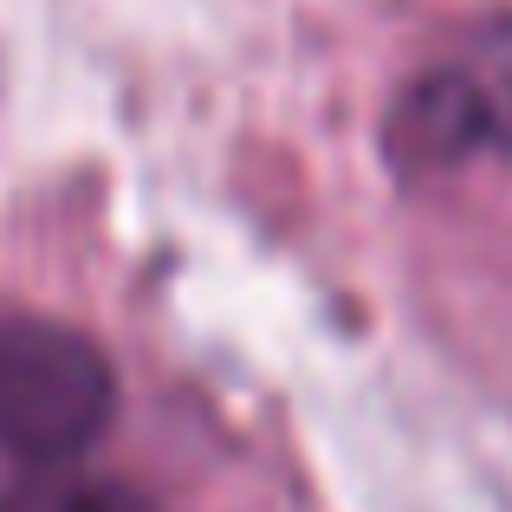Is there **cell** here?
<instances>
[{
    "label": "cell",
    "mask_w": 512,
    "mask_h": 512,
    "mask_svg": "<svg viewBox=\"0 0 512 512\" xmlns=\"http://www.w3.org/2000/svg\"><path fill=\"white\" fill-rule=\"evenodd\" d=\"M454 78L467 85V104H474L480 124V150L512 156V13L506 20H487L454 59Z\"/></svg>",
    "instance_id": "cell-3"
},
{
    "label": "cell",
    "mask_w": 512,
    "mask_h": 512,
    "mask_svg": "<svg viewBox=\"0 0 512 512\" xmlns=\"http://www.w3.org/2000/svg\"><path fill=\"white\" fill-rule=\"evenodd\" d=\"M117 370L85 331L59 318H0V454L65 467L104 435Z\"/></svg>",
    "instance_id": "cell-1"
},
{
    "label": "cell",
    "mask_w": 512,
    "mask_h": 512,
    "mask_svg": "<svg viewBox=\"0 0 512 512\" xmlns=\"http://www.w3.org/2000/svg\"><path fill=\"white\" fill-rule=\"evenodd\" d=\"M0 512H156L137 487L104 474H65V467H39L20 487L0 493Z\"/></svg>",
    "instance_id": "cell-4"
},
{
    "label": "cell",
    "mask_w": 512,
    "mask_h": 512,
    "mask_svg": "<svg viewBox=\"0 0 512 512\" xmlns=\"http://www.w3.org/2000/svg\"><path fill=\"white\" fill-rule=\"evenodd\" d=\"M383 137H389V156H396L402 169H448V163H461V156L480 150L474 104H467V85L454 78V65L422 72L402 91Z\"/></svg>",
    "instance_id": "cell-2"
}]
</instances>
